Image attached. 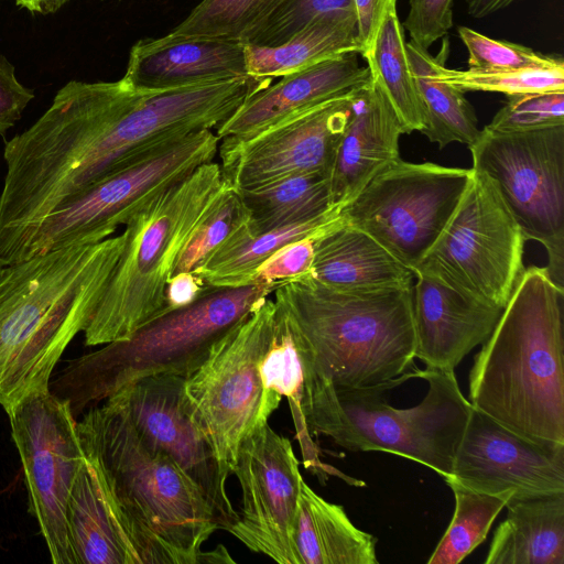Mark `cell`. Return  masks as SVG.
<instances>
[{"label":"cell","mask_w":564,"mask_h":564,"mask_svg":"<svg viewBox=\"0 0 564 564\" xmlns=\"http://www.w3.org/2000/svg\"><path fill=\"white\" fill-rule=\"evenodd\" d=\"M468 148L471 169L488 176L525 240L545 248L546 270L563 288L564 124L518 132L484 128Z\"/></svg>","instance_id":"11"},{"label":"cell","mask_w":564,"mask_h":564,"mask_svg":"<svg viewBox=\"0 0 564 564\" xmlns=\"http://www.w3.org/2000/svg\"><path fill=\"white\" fill-rule=\"evenodd\" d=\"M517 0H466L467 13L476 19L488 17Z\"/></svg>","instance_id":"44"},{"label":"cell","mask_w":564,"mask_h":564,"mask_svg":"<svg viewBox=\"0 0 564 564\" xmlns=\"http://www.w3.org/2000/svg\"><path fill=\"white\" fill-rule=\"evenodd\" d=\"M524 242L491 181L473 170L453 215L413 272L503 308L524 270Z\"/></svg>","instance_id":"10"},{"label":"cell","mask_w":564,"mask_h":564,"mask_svg":"<svg viewBox=\"0 0 564 564\" xmlns=\"http://www.w3.org/2000/svg\"><path fill=\"white\" fill-rule=\"evenodd\" d=\"M333 209L313 219L254 232L249 219L240 225L192 273L206 286L236 288L252 283L258 268L284 246L318 236L338 219Z\"/></svg>","instance_id":"25"},{"label":"cell","mask_w":564,"mask_h":564,"mask_svg":"<svg viewBox=\"0 0 564 564\" xmlns=\"http://www.w3.org/2000/svg\"><path fill=\"white\" fill-rule=\"evenodd\" d=\"M248 219V212L239 194L226 184L205 219L182 250L173 275L193 272Z\"/></svg>","instance_id":"35"},{"label":"cell","mask_w":564,"mask_h":564,"mask_svg":"<svg viewBox=\"0 0 564 564\" xmlns=\"http://www.w3.org/2000/svg\"><path fill=\"white\" fill-rule=\"evenodd\" d=\"M302 361L303 410L311 434L327 436L350 452L395 454L451 478L473 408L454 370L416 369L415 378L427 382V392L419 404L398 409L384 400L386 387L336 389Z\"/></svg>","instance_id":"5"},{"label":"cell","mask_w":564,"mask_h":564,"mask_svg":"<svg viewBox=\"0 0 564 564\" xmlns=\"http://www.w3.org/2000/svg\"><path fill=\"white\" fill-rule=\"evenodd\" d=\"M67 1H68V0H66V2H67Z\"/></svg>","instance_id":"47"},{"label":"cell","mask_w":564,"mask_h":564,"mask_svg":"<svg viewBox=\"0 0 564 564\" xmlns=\"http://www.w3.org/2000/svg\"><path fill=\"white\" fill-rule=\"evenodd\" d=\"M236 192L254 232L313 219L336 209L332 206L329 177L317 173L295 174Z\"/></svg>","instance_id":"30"},{"label":"cell","mask_w":564,"mask_h":564,"mask_svg":"<svg viewBox=\"0 0 564 564\" xmlns=\"http://www.w3.org/2000/svg\"><path fill=\"white\" fill-rule=\"evenodd\" d=\"M455 497L452 521L429 564H458L487 538V534L508 500L502 497L468 489L448 480Z\"/></svg>","instance_id":"32"},{"label":"cell","mask_w":564,"mask_h":564,"mask_svg":"<svg viewBox=\"0 0 564 564\" xmlns=\"http://www.w3.org/2000/svg\"><path fill=\"white\" fill-rule=\"evenodd\" d=\"M507 97V102L486 129L518 132L564 124V93H530Z\"/></svg>","instance_id":"37"},{"label":"cell","mask_w":564,"mask_h":564,"mask_svg":"<svg viewBox=\"0 0 564 564\" xmlns=\"http://www.w3.org/2000/svg\"><path fill=\"white\" fill-rule=\"evenodd\" d=\"M274 314L275 303L268 296L217 340L204 362L185 378L194 415L230 474L243 438L268 422L282 399L264 389L260 376Z\"/></svg>","instance_id":"8"},{"label":"cell","mask_w":564,"mask_h":564,"mask_svg":"<svg viewBox=\"0 0 564 564\" xmlns=\"http://www.w3.org/2000/svg\"><path fill=\"white\" fill-rule=\"evenodd\" d=\"M406 51L426 113L421 133L441 149L452 142L471 145L481 132L476 113L464 91L436 77L438 54L433 56L413 41Z\"/></svg>","instance_id":"29"},{"label":"cell","mask_w":564,"mask_h":564,"mask_svg":"<svg viewBox=\"0 0 564 564\" xmlns=\"http://www.w3.org/2000/svg\"><path fill=\"white\" fill-rule=\"evenodd\" d=\"M564 289L524 269L469 372L468 401L512 432L564 444Z\"/></svg>","instance_id":"3"},{"label":"cell","mask_w":564,"mask_h":564,"mask_svg":"<svg viewBox=\"0 0 564 564\" xmlns=\"http://www.w3.org/2000/svg\"><path fill=\"white\" fill-rule=\"evenodd\" d=\"M508 501L564 491V444L525 438L471 408L445 481Z\"/></svg>","instance_id":"17"},{"label":"cell","mask_w":564,"mask_h":564,"mask_svg":"<svg viewBox=\"0 0 564 564\" xmlns=\"http://www.w3.org/2000/svg\"><path fill=\"white\" fill-rule=\"evenodd\" d=\"M30 498L54 564H74L66 530V506L85 456L76 419L50 389L33 392L7 411Z\"/></svg>","instance_id":"13"},{"label":"cell","mask_w":564,"mask_h":564,"mask_svg":"<svg viewBox=\"0 0 564 564\" xmlns=\"http://www.w3.org/2000/svg\"><path fill=\"white\" fill-rule=\"evenodd\" d=\"M316 237L297 240L278 250L258 268L252 282L276 285L286 280L311 274Z\"/></svg>","instance_id":"40"},{"label":"cell","mask_w":564,"mask_h":564,"mask_svg":"<svg viewBox=\"0 0 564 564\" xmlns=\"http://www.w3.org/2000/svg\"><path fill=\"white\" fill-rule=\"evenodd\" d=\"M284 0H202L172 34L246 43Z\"/></svg>","instance_id":"34"},{"label":"cell","mask_w":564,"mask_h":564,"mask_svg":"<svg viewBox=\"0 0 564 564\" xmlns=\"http://www.w3.org/2000/svg\"><path fill=\"white\" fill-rule=\"evenodd\" d=\"M65 2L66 0H15L17 6L42 14L57 11Z\"/></svg>","instance_id":"45"},{"label":"cell","mask_w":564,"mask_h":564,"mask_svg":"<svg viewBox=\"0 0 564 564\" xmlns=\"http://www.w3.org/2000/svg\"><path fill=\"white\" fill-rule=\"evenodd\" d=\"M404 129L381 88L371 79L352 100L329 177L332 206L340 209L379 172L400 158Z\"/></svg>","instance_id":"21"},{"label":"cell","mask_w":564,"mask_h":564,"mask_svg":"<svg viewBox=\"0 0 564 564\" xmlns=\"http://www.w3.org/2000/svg\"><path fill=\"white\" fill-rule=\"evenodd\" d=\"M335 14L355 17L352 0H284L245 44L280 45L315 19Z\"/></svg>","instance_id":"36"},{"label":"cell","mask_w":564,"mask_h":564,"mask_svg":"<svg viewBox=\"0 0 564 564\" xmlns=\"http://www.w3.org/2000/svg\"><path fill=\"white\" fill-rule=\"evenodd\" d=\"M349 52L358 54L356 18L338 14L315 19L280 45L245 44L248 75L263 78L282 77Z\"/></svg>","instance_id":"28"},{"label":"cell","mask_w":564,"mask_h":564,"mask_svg":"<svg viewBox=\"0 0 564 564\" xmlns=\"http://www.w3.org/2000/svg\"><path fill=\"white\" fill-rule=\"evenodd\" d=\"M231 474L242 507L226 531L279 564H300L293 530L304 479L290 440L262 424L243 438Z\"/></svg>","instance_id":"15"},{"label":"cell","mask_w":564,"mask_h":564,"mask_svg":"<svg viewBox=\"0 0 564 564\" xmlns=\"http://www.w3.org/2000/svg\"><path fill=\"white\" fill-rule=\"evenodd\" d=\"M398 0H352L358 54L364 56L373 45L381 24L389 11L397 8Z\"/></svg>","instance_id":"42"},{"label":"cell","mask_w":564,"mask_h":564,"mask_svg":"<svg viewBox=\"0 0 564 564\" xmlns=\"http://www.w3.org/2000/svg\"><path fill=\"white\" fill-rule=\"evenodd\" d=\"M66 530L74 564H137L86 459L67 500Z\"/></svg>","instance_id":"26"},{"label":"cell","mask_w":564,"mask_h":564,"mask_svg":"<svg viewBox=\"0 0 564 564\" xmlns=\"http://www.w3.org/2000/svg\"><path fill=\"white\" fill-rule=\"evenodd\" d=\"M449 54L445 39L438 52L435 75L441 80L466 91L501 93L507 96L530 93H564V59L551 64L514 69H451L445 66Z\"/></svg>","instance_id":"33"},{"label":"cell","mask_w":564,"mask_h":564,"mask_svg":"<svg viewBox=\"0 0 564 564\" xmlns=\"http://www.w3.org/2000/svg\"><path fill=\"white\" fill-rule=\"evenodd\" d=\"M402 26L411 41L429 50L453 26V0H410V10Z\"/></svg>","instance_id":"39"},{"label":"cell","mask_w":564,"mask_h":564,"mask_svg":"<svg viewBox=\"0 0 564 564\" xmlns=\"http://www.w3.org/2000/svg\"><path fill=\"white\" fill-rule=\"evenodd\" d=\"M246 76L243 43L169 33L137 42L121 80L135 91L161 93Z\"/></svg>","instance_id":"19"},{"label":"cell","mask_w":564,"mask_h":564,"mask_svg":"<svg viewBox=\"0 0 564 564\" xmlns=\"http://www.w3.org/2000/svg\"><path fill=\"white\" fill-rule=\"evenodd\" d=\"M225 187L220 164L212 161L134 210L124 224L110 280L83 332L87 346L128 339L170 311L165 291L178 257Z\"/></svg>","instance_id":"7"},{"label":"cell","mask_w":564,"mask_h":564,"mask_svg":"<svg viewBox=\"0 0 564 564\" xmlns=\"http://www.w3.org/2000/svg\"><path fill=\"white\" fill-rule=\"evenodd\" d=\"M457 33L468 51V68L479 70L514 69L547 65L560 55L535 52L528 46L503 40L490 39L467 26Z\"/></svg>","instance_id":"38"},{"label":"cell","mask_w":564,"mask_h":564,"mask_svg":"<svg viewBox=\"0 0 564 564\" xmlns=\"http://www.w3.org/2000/svg\"><path fill=\"white\" fill-rule=\"evenodd\" d=\"M274 303L272 338L260 361V376L263 387L269 392L286 397L304 467L317 476L322 482H325L329 476L335 475L349 485L359 486V480L347 477L339 470L324 464L319 458V448L308 431L303 410L304 369L295 332L284 308L276 302Z\"/></svg>","instance_id":"27"},{"label":"cell","mask_w":564,"mask_h":564,"mask_svg":"<svg viewBox=\"0 0 564 564\" xmlns=\"http://www.w3.org/2000/svg\"><path fill=\"white\" fill-rule=\"evenodd\" d=\"M471 174V169L399 159L339 209V219L414 271L445 228Z\"/></svg>","instance_id":"12"},{"label":"cell","mask_w":564,"mask_h":564,"mask_svg":"<svg viewBox=\"0 0 564 564\" xmlns=\"http://www.w3.org/2000/svg\"><path fill=\"white\" fill-rule=\"evenodd\" d=\"M357 91L290 116L250 137L219 140L225 183L242 191L295 174L330 177Z\"/></svg>","instance_id":"14"},{"label":"cell","mask_w":564,"mask_h":564,"mask_svg":"<svg viewBox=\"0 0 564 564\" xmlns=\"http://www.w3.org/2000/svg\"><path fill=\"white\" fill-rule=\"evenodd\" d=\"M123 236L76 242L0 267V406L50 389L67 346L88 325Z\"/></svg>","instance_id":"2"},{"label":"cell","mask_w":564,"mask_h":564,"mask_svg":"<svg viewBox=\"0 0 564 564\" xmlns=\"http://www.w3.org/2000/svg\"><path fill=\"white\" fill-rule=\"evenodd\" d=\"M185 378L162 373L122 387L115 398L140 436L169 457L203 492L215 510L221 530L236 520L227 494L229 470L216 456L199 426L184 389Z\"/></svg>","instance_id":"16"},{"label":"cell","mask_w":564,"mask_h":564,"mask_svg":"<svg viewBox=\"0 0 564 564\" xmlns=\"http://www.w3.org/2000/svg\"><path fill=\"white\" fill-rule=\"evenodd\" d=\"M300 564H378L377 538L358 529L340 505L326 501L304 480L293 530Z\"/></svg>","instance_id":"24"},{"label":"cell","mask_w":564,"mask_h":564,"mask_svg":"<svg viewBox=\"0 0 564 564\" xmlns=\"http://www.w3.org/2000/svg\"><path fill=\"white\" fill-rule=\"evenodd\" d=\"M34 98V93L15 77L14 66L0 55V135L11 129Z\"/></svg>","instance_id":"41"},{"label":"cell","mask_w":564,"mask_h":564,"mask_svg":"<svg viewBox=\"0 0 564 564\" xmlns=\"http://www.w3.org/2000/svg\"><path fill=\"white\" fill-rule=\"evenodd\" d=\"M311 275L337 290L413 286V271L362 230L339 217L314 239Z\"/></svg>","instance_id":"22"},{"label":"cell","mask_w":564,"mask_h":564,"mask_svg":"<svg viewBox=\"0 0 564 564\" xmlns=\"http://www.w3.org/2000/svg\"><path fill=\"white\" fill-rule=\"evenodd\" d=\"M411 288L337 290L311 274L276 284L303 359L336 389H392L415 358Z\"/></svg>","instance_id":"4"},{"label":"cell","mask_w":564,"mask_h":564,"mask_svg":"<svg viewBox=\"0 0 564 564\" xmlns=\"http://www.w3.org/2000/svg\"><path fill=\"white\" fill-rule=\"evenodd\" d=\"M204 289V283L192 272L173 275L165 291L169 310L182 307L194 302Z\"/></svg>","instance_id":"43"},{"label":"cell","mask_w":564,"mask_h":564,"mask_svg":"<svg viewBox=\"0 0 564 564\" xmlns=\"http://www.w3.org/2000/svg\"><path fill=\"white\" fill-rule=\"evenodd\" d=\"M370 80L368 67L359 66L356 52L338 55L258 90L217 128L216 135L219 140L250 137L290 116L352 94Z\"/></svg>","instance_id":"20"},{"label":"cell","mask_w":564,"mask_h":564,"mask_svg":"<svg viewBox=\"0 0 564 564\" xmlns=\"http://www.w3.org/2000/svg\"><path fill=\"white\" fill-rule=\"evenodd\" d=\"M218 145L219 139L210 129L198 130L104 177L44 217L17 247L8 264L112 236L144 200L214 161Z\"/></svg>","instance_id":"9"},{"label":"cell","mask_w":564,"mask_h":564,"mask_svg":"<svg viewBox=\"0 0 564 564\" xmlns=\"http://www.w3.org/2000/svg\"><path fill=\"white\" fill-rule=\"evenodd\" d=\"M415 279L412 291L415 358L425 368L454 370L490 336L503 308L432 276L416 274Z\"/></svg>","instance_id":"18"},{"label":"cell","mask_w":564,"mask_h":564,"mask_svg":"<svg viewBox=\"0 0 564 564\" xmlns=\"http://www.w3.org/2000/svg\"><path fill=\"white\" fill-rule=\"evenodd\" d=\"M485 564H564V491L513 499Z\"/></svg>","instance_id":"23"},{"label":"cell","mask_w":564,"mask_h":564,"mask_svg":"<svg viewBox=\"0 0 564 564\" xmlns=\"http://www.w3.org/2000/svg\"><path fill=\"white\" fill-rule=\"evenodd\" d=\"M362 57L371 79L386 95L404 132H421L426 124V113L410 65L404 29L397 8L388 12L372 47Z\"/></svg>","instance_id":"31"},{"label":"cell","mask_w":564,"mask_h":564,"mask_svg":"<svg viewBox=\"0 0 564 564\" xmlns=\"http://www.w3.org/2000/svg\"><path fill=\"white\" fill-rule=\"evenodd\" d=\"M235 562L234 558L230 557L228 551L223 545H219L218 547L210 550V551H204L200 560V563H232Z\"/></svg>","instance_id":"46"},{"label":"cell","mask_w":564,"mask_h":564,"mask_svg":"<svg viewBox=\"0 0 564 564\" xmlns=\"http://www.w3.org/2000/svg\"><path fill=\"white\" fill-rule=\"evenodd\" d=\"M275 286L264 282L236 288L205 285L194 302L162 314L128 339L105 344L70 360L48 388L76 419L143 377L169 373L187 378L216 341Z\"/></svg>","instance_id":"6"},{"label":"cell","mask_w":564,"mask_h":564,"mask_svg":"<svg viewBox=\"0 0 564 564\" xmlns=\"http://www.w3.org/2000/svg\"><path fill=\"white\" fill-rule=\"evenodd\" d=\"M76 431L110 512L137 564H199L220 529L203 492L138 433L108 398L84 412Z\"/></svg>","instance_id":"1"}]
</instances>
